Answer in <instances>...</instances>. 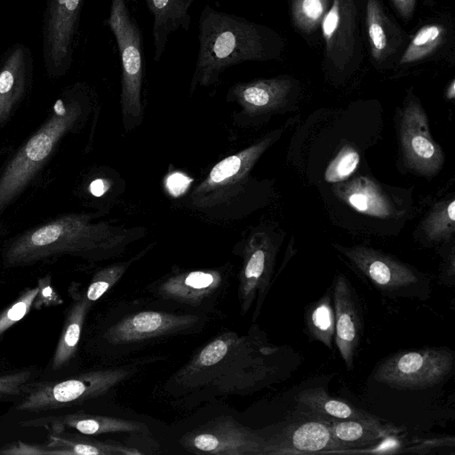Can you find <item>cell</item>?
<instances>
[{
    "instance_id": "cell-1",
    "label": "cell",
    "mask_w": 455,
    "mask_h": 455,
    "mask_svg": "<svg viewBox=\"0 0 455 455\" xmlns=\"http://www.w3.org/2000/svg\"><path fill=\"white\" fill-rule=\"evenodd\" d=\"M199 52L191 81L197 86L218 82L228 68L247 60H267V36L258 24L206 5L199 18Z\"/></svg>"
},
{
    "instance_id": "cell-2",
    "label": "cell",
    "mask_w": 455,
    "mask_h": 455,
    "mask_svg": "<svg viewBox=\"0 0 455 455\" xmlns=\"http://www.w3.org/2000/svg\"><path fill=\"white\" fill-rule=\"evenodd\" d=\"M91 220L87 214L71 213L25 231L5 245L4 266L22 267L65 254L104 256L118 241L106 225Z\"/></svg>"
},
{
    "instance_id": "cell-3",
    "label": "cell",
    "mask_w": 455,
    "mask_h": 455,
    "mask_svg": "<svg viewBox=\"0 0 455 455\" xmlns=\"http://www.w3.org/2000/svg\"><path fill=\"white\" fill-rule=\"evenodd\" d=\"M83 114L81 102L71 97L55 102L46 121L16 152L0 175V214L35 178L60 140L78 124Z\"/></svg>"
},
{
    "instance_id": "cell-4",
    "label": "cell",
    "mask_w": 455,
    "mask_h": 455,
    "mask_svg": "<svg viewBox=\"0 0 455 455\" xmlns=\"http://www.w3.org/2000/svg\"><path fill=\"white\" fill-rule=\"evenodd\" d=\"M130 373L127 368H109L87 371L64 380L28 384L16 409L42 411L72 406L105 394Z\"/></svg>"
},
{
    "instance_id": "cell-5",
    "label": "cell",
    "mask_w": 455,
    "mask_h": 455,
    "mask_svg": "<svg viewBox=\"0 0 455 455\" xmlns=\"http://www.w3.org/2000/svg\"><path fill=\"white\" fill-rule=\"evenodd\" d=\"M108 26L118 46L122 65L121 107L124 118L141 119L143 108L142 40L140 28L125 0H112Z\"/></svg>"
},
{
    "instance_id": "cell-6",
    "label": "cell",
    "mask_w": 455,
    "mask_h": 455,
    "mask_svg": "<svg viewBox=\"0 0 455 455\" xmlns=\"http://www.w3.org/2000/svg\"><path fill=\"white\" fill-rule=\"evenodd\" d=\"M454 354L446 347L403 351L385 359L374 371V379L398 389L419 390L443 382L452 371Z\"/></svg>"
},
{
    "instance_id": "cell-7",
    "label": "cell",
    "mask_w": 455,
    "mask_h": 455,
    "mask_svg": "<svg viewBox=\"0 0 455 455\" xmlns=\"http://www.w3.org/2000/svg\"><path fill=\"white\" fill-rule=\"evenodd\" d=\"M267 135L250 147L217 163L191 193L192 203L201 208L224 204L244 188L249 174L263 153L275 140Z\"/></svg>"
},
{
    "instance_id": "cell-8",
    "label": "cell",
    "mask_w": 455,
    "mask_h": 455,
    "mask_svg": "<svg viewBox=\"0 0 455 455\" xmlns=\"http://www.w3.org/2000/svg\"><path fill=\"white\" fill-rule=\"evenodd\" d=\"M181 444L196 453L264 455L265 437L231 417H220L186 434Z\"/></svg>"
},
{
    "instance_id": "cell-9",
    "label": "cell",
    "mask_w": 455,
    "mask_h": 455,
    "mask_svg": "<svg viewBox=\"0 0 455 455\" xmlns=\"http://www.w3.org/2000/svg\"><path fill=\"white\" fill-rule=\"evenodd\" d=\"M399 137L408 168L424 176H433L442 169L444 154L431 136L427 116L414 98L409 99L400 112Z\"/></svg>"
},
{
    "instance_id": "cell-10",
    "label": "cell",
    "mask_w": 455,
    "mask_h": 455,
    "mask_svg": "<svg viewBox=\"0 0 455 455\" xmlns=\"http://www.w3.org/2000/svg\"><path fill=\"white\" fill-rule=\"evenodd\" d=\"M275 255V244L262 232L252 235L245 246L238 277V299L243 314L256 301L253 320L258 317L270 288Z\"/></svg>"
},
{
    "instance_id": "cell-11",
    "label": "cell",
    "mask_w": 455,
    "mask_h": 455,
    "mask_svg": "<svg viewBox=\"0 0 455 455\" xmlns=\"http://www.w3.org/2000/svg\"><path fill=\"white\" fill-rule=\"evenodd\" d=\"M252 348L244 337L235 333L222 334L204 346L178 373L177 377L189 386L215 381L231 373Z\"/></svg>"
},
{
    "instance_id": "cell-12",
    "label": "cell",
    "mask_w": 455,
    "mask_h": 455,
    "mask_svg": "<svg viewBox=\"0 0 455 455\" xmlns=\"http://www.w3.org/2000/svg\"><path fill=\"white\" fill-rule=\"evenodd\" d=\"M202 322L203 319L196 315L141 311L129 315L109 327L105 339L112 345L134 344L188 333L196 330Z\"/></svg>"
},
{
    "instance_id": "cell-13",
    "label": "cell",
    "mask_w": 455,
    "mask_h": 455,
    "mask_svg": "<svg viewBox=\"0 0 455 455\" xmlns=\"http://www.w3.org/2000/svg\"><path fill=\"white\" fill-rule=\"evenodd\" d=\"M350 262L379 291L387 294H405L419 284L421 276L409 265L382 251L365 246H336Z\"/></svg>"
},
{
    "instance_id": "cell-14",
    "label": "cell",
    "mask_w": 455,
    "mask_h": 455,
    "mask_svg": "<svg viewBox=\"0 0 455 455\" xmlns=\"http://www.w3.org/2000/svg\"><path fill=\"white\" fill-rule=\"evenodd\" d=\"M226 278L219 270H190L172 274L153 288L165 300L187 307H210L224 291Z\"/></svg>"
},
{
    "instance_id": "cell-15",
    "label": "cell",
    "mask_w": 455,
    "mask_h": 455,
    "mask_svg": "<svg viewBox=\"0 0 455 455\" xmlns=\"http://www.w3.org/2000/svg\"><path fill=\"white\" fill-rule=\"evenodd\" d=\"M343 452L332 436L329 422L313 420L291 423L265 438L264 455Z\"/></svg>"
},
{
    "instance_id": "cell-16",
    "label": "cell",
    "mask_w": 455,
    "mask_h": 455,
    "mask_svg": "<svg viewBox=\"0 0 455 455\" xmlns=\"http://www.w3.org/2000/svg\"><path fill=\"white\" fill-rule=\"evenodd\" d=\"M331 294L335 315L334 341L347 369L351 371L363 329L360 302L343 274L335 276Z\"/></svg>"
},
{
    "instance_id": "cell-17",
    "label": "cell",
    "mask_w": 455,
    "mask_h": 455,
    "mask_svg": "<svg viewBox=\"0 0 455 455\" xmlns=\"http://www.w3.org/2000/svg\"><path fill=\"white\" fill-rule=\"evenodd\" d=\"M356 16L355 0H332L321 22L325 56L339 70L345 68L354 53Z\"/></svg>"
},
{
    "instance_id": "cell-18",
    "label": "cell",
    "mask_w": 455,
    "mask_h": 455,
    "mask_svg": "<svg viewBox=\"0 0 455 455\" xmlns=\"http://www.w3.org/2000/svg\"><path fill=\"white\" fill-rule=\"evenodd\" d=\"M83 0H50L46 22V57L55 68L70 58Z\"/></svg>"
},
{
    "instance_id": "cell-19",
    "label": "cell",
    "mask_w": 455,
    "mask_h": 455,
    "mask_svg": "<svg viewBox=\"0 0 455 455\" xmlns=\"http://www.w3.org/2000/svg\"><path fill=\"white\" fill-rule=\"evenodd\" d=\"M291 88V80L287 77L258 79L235 84L229 89L228 98L237 102L245 115L257 116L283 108Z\"/></svg>"
},
{
    "instance_id": "cell-20",
    "label": "cell",
    "mask_w": 455,
    "mask_h": 455,
    "mask_svg": "<svg viewBox=\"0 0 455 455\" xmlns=\"http://www.w3.org/2000/svg\"><path fill=\"white\" fill-rule=\"evenodd\" d=\"M23 424L28 427L49 425L52 431H62L64 427H68L84 435L108 433H140L147 430V426L134 420L81 412L36 419Z\"/></svg>"
},
{
    "instance_id": "cell-21",
    "label": "cell",
    "mask_w": 455,
    "mask_h": 455,
    "mask_svg": "<svg viewBox=\"0 0 455 455\" xmlns=\"http://www.w3.org/2000/svg\"><path fill=\"white\" fill-rule=\"evenodd\" d=\"M334 188L336 195L358 212L381 219L390 218L395 213L388 196L367 177L339 182Z\"/></svg>"
},
{
    "instance_id": "cell-22",
    "label": "cell",
    "mask_w": 455,
    "mask_h": 455,
    "mask_svg": "<svg viewBox=\"0 0 455 455\" xmlns=\"http://www.w3.org/2000/svg\"><path fill=\"white\" fill-rule=\"evenodd\" d=\"M195 0H145L153 20L154 60L159 61L165 51L169 36L178 28L188 30L190 24L188 12Z\"/></svg>"
},
{
    "instance_id": "cell-23",
    "label": "cell",
    "mask_w": 455,
    "mask_h": 455,
    "mask_svg": "<svg viewBox=\"0 0 455 455\" xmlns=\"http://www.w3.org/2000/svg\"><path fill=\"white\" fill-rule=\"evenodd\" d=\"M298 405L308 413L327 422L344 419L371 420L378 419L371 413L330 396L322 387H310L299 392L294 398Z\"/></svg>"
},
{
    "instance_id": "cell-24",
    "label": "cell",
    "mask_w": 455,
    "mask_h": 455,
    "mask_svg": "<svg viewBox=\"0 0 455 455\" xmlns=\"http://www.w3.org/2000/svg\"><path fill=\"white\" fill-rule=\"evenodd\" d=\"M335 441L343 448H363L399 433L392 424H384L378 418L371 420L344 419L329 422Z\"/></svg>"
},
{
    "instance_id": "cell-25",
    "label": "cell",
    "mask_w": 455,
    "mask_h": 455,
    "mask_svg": "<svg viewBox=\"0 0 455 455\" xmlns=\"http://www.w3.org/2000/svg\"><path fill=\"white\" fill-rule=\"evenodd\" d=\"M26 60L21 47L12 52L0 69V126L10 117L26 88Z\"/></svg>"
},
{
    "instance_id": "cell-26",
    "label": "cell",
    "mask_w": 455,
    "mask_h": 455,
    "mask_svg": "<svg viewBox=\"0 0 455 455\" xmlns=\"http://www.w3.org/2000/svg\"><path fill=\"white\" fill-rule=\"evenodd\" d=\"M366 27L373 59L384 60L395 52L400 33L384 12L379 0H367Z\"/></svg>"
},
{
    "instance_id": "cell-27",
    "label": "cell",
    "mask_w": 455,
    "mask_h": 455,
    "mask_svg": "<svg viewBox=\"0 0 455 455\" xmlns=\"http://www.w3.org/2000/svg\"><path fill=\"white\" fill-rule=\"evenodd\" d=\"M46 445L56 455H138L141 452L119 443H105L79 435L52 431Z\"/></svg>"
},
{
    "instance_id": "cell-28",
    "label": "cell",
    "mask_w": 455,
    "mask_h": 455,
    "mask_svg": "<svg viewBox=\"0 0 455 455\" xmlns=\"http://www.w3.org/2000/svg\"><path fill=\"white\" fill-rule=\"evenodd\" d=\"M91 303L85 296H82L76 299L69 307L52 356V370L61 369L74 357Z\"/></svg>"
},
{
    "instance_id": "cell-29",
    "label": "cell",
    "mask_w": 455,
    "mask_h": 455,
    "mask_svg": "<svg viewBox=\"0 0 455 455\" xmlns=\"http://www.w3.org/2000/svg\"><path fill=\"white\" fill-rule=\"evenodd\" d=\"M305 323L308 334L314 339L322 342L329 349H332L335 315L331 305V289H328L317 300L307 305L305 310Z\"/></svg>"
},
{
    "instance_id": "cell-30",
    "label": "cell",
    "mask_w": 455,
    "mask_h": 455,
    "mask_svg": "<svg viewBox=\"0 0 455 455\" xmlns=\"http://www.w3.org/2000/svg\"><path fill=\"white\" fill-rule=\"evenodd\" d=\"M445 28L441 24H428L415 34L401 57L400 64H409L427 58L443 43Z\"/></svg>"
},
{
    "instance_id": "cell-31",
    "label": "cell",
    "mask_w": 455,
    "mask_h": 455,
    "mask_svg": "<svg viewBox=\"0 0 455 455\" xmlns=\"http://www.w3.org/2000/svg\"><path fill=\"white\" fill-rule=\"evenodd\" d=\"M422 228L430 240L449 239L455 230V199L436 204L425 218Z\"/></svg>"
},
{
    "instance_id": "cell-32",
    "label": "cell",
    "mask_w": 455,
    "mask_h": 455,
    "mask_svg": "<svg viewBox=\"0 0 455 455\" xmlns=\"http://www.w3.org/2000/svg\"><path fill=\"white\" fill-rule=\"evenodd\" d=\"M330 8V0H292L294 25L304 33L315 31Z\"/></svg>"
},
{
    "instance_id": "cell-33",
    "label": "cell",
    "mask_w": 455,
    "mask_h": 455,
    "mask_svg": "<svg viewBox=\"0 0 455 455\" xmlns=\"http://www.w3.org/2000/svg\"><path fill=\"white\" fill-rule=\"evenodd\" d=\"M137 258L108 266L98 271L87 288L84 295L85 298L90 302L98 300L108 289L118 282Z\"/></svg>"
},
{
    "instance_id": "cell-34",
    "label": "cell",
    "mask_w": 455,
    "mask_h": 455,
    "mask_svg": "<svg viewBox=\"0 0 455 455\" xmlns=\"http://www.w3.org/2000/svg\"><path fill=\"white\" fill-rule=\"evenodd\" d=\"M360 162L358 151L350 145L344 146L328 164L324 179L331 183H339L348 178Z\"/></svg>"
},
{
    "instance_id": "cell-35",
    "label": "cell",
    "mask_w": 455,
    "mask_h": 455,
    "mask_svg": "<svg viewBox=\"0 0 455 455\" xmlns=\"http://www.w3.org/2000/svg\"><path fill=\"white\" fill-rule=\"evenodd\" d=\"M39 292V286L27 290L11 307L0 313V336L30 310Z\"/></svg>"
},
{
    "instance_id": "cell-36",
    "label": "cell",
    "mask_w": 455,
    "mask_h": 455,
    "mask_svg": "<svg viewBox=\"0 0 455 455\" xmlns=\"http://www.w3.org/2000/svg\"><path fill=\"white\" fill-rule=\"evenodd\" d=\"M31 375L29 370L0 375V400L24 394Z\"/></svg>"
},
{
    "instance_id": "cell-37",
    "label": "cell",
    "mask_w": 455,
    "mask_h": 455,
    "mask_svg": "<svg viewBox=\"0 0 455 455\" xmlns=\"http://www.w3.org/2000/svg\"><path fill=\"white\" fill-rule=\"evenodd\" d=\"M3 455H56V452L44 445L28 444L23 442L11 443L0 449Z\"/></svg>"
},
{
    "instance_id": "cell-38",
    "label": "cell",
    "mask_w": 455,
    "mask_h": 455,
    "mask_svg": "<svg viewBox=\"0 0 455 455\" xmlns=\"http://www.w3.org/2000/svg\"><path fill=\"white\" fill-rule=\"evenodd\" d=\"M192 180V179L183 173L175 172L168 176L166 188L172 196H179L188 188Z\"/></svg>"
},
{
    "instance_id": "cell-39",
    "label": "cell",
    "mask_w": 455,
    "mask_h": 455,
    "mask_svg": "<svg viewBox=\"0 0 455 455\" xmlns=\"http://www.w3.org/2000/svg\"><path fill=\"white\" fill-rule=\"evenodd\" d=\"M449 443L454 444L453 437H444L427 441L426 440L424 442H421L420 443H419L414 446L408 448L404 451L425 454L427 448L431 449L433 447L447 446Z\"/></svg>"
},
{
    "instance_id": "cell-40",
    "label": "cell",
    "mask_w": 455,
    "mask_h": 455,
    "mask_svg": "<svg viewBox=\"0 0 455 455\" xmlns=\"http://www.w3.org/2000/svg\"><path fill=\"white\" fill-rule=\"evenodd\" d=\"M39 292L35 299V306L50 305L57 301V295L49 284H39Z\"/></svg>"
},
{
    "instance_id": "cell-41",
    "label": "cell",
    "mask_w": 455,
    "mask_h": 455,
    "mask_svg": "<svg viewBox=\"0 0 455 455\" xmlns=\"http://www.w3.org/2000/svg\"><path fill=\"white\" fill-rule=\"evenodd\" d=\"M398 13L404 19L411 17L416 0H391Z\"/></svg>"
},
{
    "instance_id": "cell-42",
    "label": "cell",
    "mask_w": 455,
    "mask_h": 455,
    "mask_svg": "<svg viewBox=\"0 0 455 455\" xmlns=\"http://www.w3.org/2000/svg\"><path fill=\"white\" fill-rule=\"evenodd\" d=\"M108 189L107 182L102 179H97L90 184V191L94 196H102Z\"/></svg>"
},
{
    "instance_id": "cell-43",
    "label": "cell",
    "mask_w": 455,
    "mask_h": 455,
    "mask_svg": "<svg viewBox=\"0 0 455 455\" xmlns=\"http://www.w3.org/2000/svg\"><path fill=\"white\" fill-rule=\"evenodd\" d=\"M445 96L448 100H453L455 98V81L454 79L448 84Z\"/></svg>"
}]
</instances>
